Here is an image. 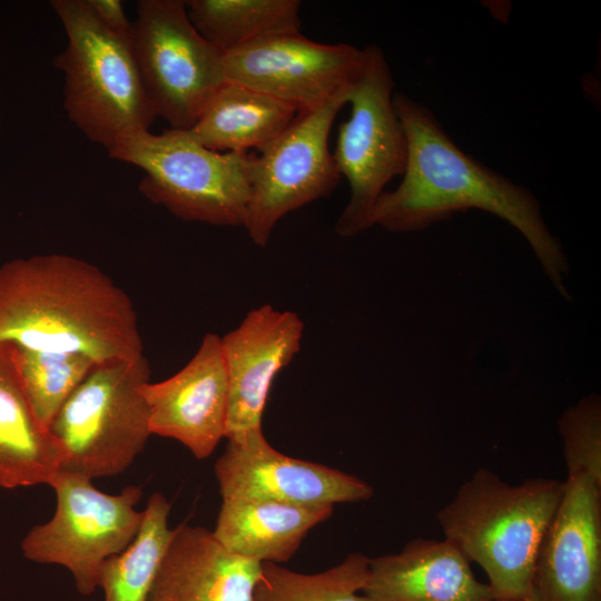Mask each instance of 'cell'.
I'll list each match as a JSON object with an SVG mask.
<instances>
[{
    "mask_svg": "<svg viewBox=\"0 0 601 601\" xmlns=\"http://www.w3.org/2000/svg\"><path fill=\"white\" fill-rule=\"evenodd\" d=\"M66 36L53 65L63 75L69 120L107 149L124 135L149 130L157 118L145 92L131 43L109 32L86 0H52Z\"/></svg>",
    "mask_w": 601,
    "mask_h": 601,
    "instance_id": "obj_4",
    "label": "cell"
},
{
    "mask_svg": "<svg viewBox=\"0 0 601 601\" xmlns=\"http://www.w3.org/2000/svg\"><path fill=\"white\" fill-rule=\"evenodd\" d=\"M361 70L348 98L351 116L338 126L333 158L349 185L347 205L336 220L341 237L373 227V214L385 186L402 176L407 138L394 105V79L384 51L363 49Z\"/></svg>",
    "mask_w": 601,
    "mask_h": 601,
    "instance_id": "obj_7",
    "label": "cell"
},
{
    "mask_svg": "<svg viewBox=\"0 0 601 601\" xmlns=\"http://www.w3.org/2000/svg\"><path fill=\"white\" fill-rule=\"evenodd\" d=\"M100 23L114 36L131 43L132 22H130L119 0H86Z\"/></svg>",
    "mask_w": 601,
    "mask_h": 601,
    "instance_id": "obj_26",
    "label": "cell"
},
{
    "mask_svg": "<svg viewBox=\"0 0 601 601\" xmlns=\"http://www.w3.org/2000/svg\"><path fill=\"white\" fill-rule=\"evenodd\" d=\"M170 503L161 493L149 496L132 542L102 564L98 588L104 601H147L158 568L169 544Z\"/></svg>",
    "mask_w": 601,
    "mask_h": 601,
    "instance_id": "obj_22",
    "label": "cell"
},
{
    "mask_svg": "<svg viewBox=\"0 0 601 601\" xmlns=\"http://www.w3.org/2000/svg\"><path fill=\"white\" fill-rule=\"evenodd\" d=\"M368 561L354 552L338 565L315 574L263 562L252 601H370L359 593L368 578Z\"/></svg>",
    "mask_w": 601,
    "mask_h": 601,
    "instance_id": "obj_23",
    "label": "cell"
},
{
    "mask_svg": "<svg viewBox=\"0 0 601 601\" xmlns=\"http://www.w3.org/2000/svg\"><path fill=\"white\" fill-rule=\"evenodd\" d=\"M303 333L304 324L296 313L263 305L220 337L228 382V441L262 430L272 384L299 352Z\"/></svg>",
    "mask_w": 601,
    "mask_h": 601,
    "instance_id": "obj_14",
    "label": "cell"
},
{
    "mask_svg": "<svg viewBox=\"0 0 601 601\" xmlns=\"http://www.w3.org/2000/svg\"><path fill=\"white\" fill-rule=\"evenodd\" d=\"M12 346L23 392L37 421L48 433L56 414L96 363L82 354Z\"/></svg>",
    "mask_w": 601,
    "mask_h": 601,
    "instance_id": "obj_24",
    "label": "cell"
},
{
    "mask_svg": "<svg viewBox=\"0 0 601 601\" xmlns=\"http://www.w3.org/2000/svg\"><path fill=\"white\" fill-rule=\"evenodd\" d=\"M56 509L49 521L31 528L21 541L29 561L66 568L83 597L98 589L102 564L122 552L142 521L136 510L142 490L129 485L117 494L98 490L92 480L59 470L50 485Z\"/></svg>",
    "mask_w": 601,
    "mask_h": 601,
    "instance_id": "obj_8",
    "label": "cell"
},
{
    "mask_svg": "<svg viewBox=\"0 0 601 601\" xmlns=\"http://www.w3.org/2000/svg\"><path fill=\"white\" fill-rule=\"evenodd\" d=\"M562 492L556 479L513 485L480 467L436 519L444 539L484 570L495 600L528 601L535 554Z\"/></svg>",
    "mask_w": 601,
    "mask_h": 601,
    "instance_id": "obj_3",
    "label": "cell"
},
{
    "mask_svg": "<svg viewBox=\"0 0 601 601\" xmlns=\"http://www.w3.org/2000/svg\"><path fill=\"white\" fill-rule=\"evenodd\" d=\"M394 105L407 138V161L401 184L377 200L373 226L414 233L457 213L486 211L522 235L554 288L571 299L568 257L534 194L462 150L427 106L401 92L394 93Z\"/></svg>",
    "mask_w": 601,
    "mask_h": 601,
    "instance_id": "obj_1",
    "label": "cell"
},
{
    "mask_svg": "<svg viewBox=\"0 0 601 601\" xmlns=\"http://www.w3.org/2000/svg\"><path fill=\"white\" fill-rule=\"evenodd\" d=\"M352 86L318 108L298 112L283 134L257 156L250 155V198L244 228L256 246L268 244L277 223L288 213L328 196L338 185L341 175L328 137L337 114L348 104Z\"/></svg>",
    "mask_w": 601,
    "mask_h": 601,
    "instance_id": "obj_10",
    "label": "cell"
},
{
    "mask_svg": "<svg viewBox=\"0 0 601 601\" xmlns=\"http://www.w3.org/2000/svg\"><path fill=\"white\" fill-rule=\"evenodd\" d=\"M148 381L145 356L96 364L48 427L59 470L91 480L126 471L151 435L140 393Z\"/></svg>",
    "mask_w": 601,
    "mask_h": 601,
    "instance_id": "obj_5",
    "label": "cell"
},
{
    "mask_svg": "<svg viewBox=\"0 0 601 601\" xmlns=\"http://www.w3.org/2000/svg\"><path fill=\"white\" fill-rule=\"evenodd\" d=\"M568 474L601 481V398L591 393L568 407L558 421Z\"/></svg>",
    "mask_w": 601,
    "mask_h": 601,
    "instance_id": "obj_25",
    "label": "cell"
},
{
    "mask_svg": "<svg viewBox=\"0 0 601 601\" xmlns=\"http://www.w3.org/2000/svg\"><path fill=\"white\" fill-rule=\"evenodd\" d=\"M362 593L370 601H494L469 560L449 541L415 539L398 553L368 561Z\"/></svg>",
    "mask_w": 601,
    "mask_h": 601,
    "instance_id": "obj_17",
    "label": "cell"
},
{
    "mask_svg": "<svg viewBox=\"0 0 601 601\" xmlns=\"http://www.w3.org/2000/svg\"><path fill=\"white\" fill-rule=\"evenodd\" d=\"M333 508L329 504L225 497L213 533L237 555L278 564L295 554L308 531L328 519Z\"/></svg>",
    "mask_w": 601,
    "mask_h": 601,
    "instance_id": "obj_18",
    "label": "cell"
},
{
    "mask_svg": "<svg viewBox=\"0 0 601 601\" xmlns=\"http://www.w3.org/2000/svg\"><path fill=\"white\" fill-rule=\"evenodd\" d=\"M259 572L213 531L184 523L173 529L147 601H252Z\"/></svg>",
    "mask_w": 601,
    "mask_h": 601,
    "instance_id": "obj_16",
    "label": "cell"
},
{
    "mask_svg": "<svg viewBox=\"0 0 601 601\" xmlns=\"http://www.w3.org/2000/svg\"><path fill=\"white\" fill-rule=\"evenodd\" d=\"M0 343L96 364L144 356L135 306L96 265L66 254L0 266Z\"/></svg>",
    "mask_w": 601,
    "mask_h": 601,
    "instance_id": "obj_2",
    "label": "cell"
},
{
    "mask_svg": "<svg viewBox=\"0 0 601 601\" xmlns=\"http://www.w3.org/2000/svg\"><path fill=\"white\" fill-rule=\"evenodd\" d=\"M364 52L348 43L326 45L302 32L270 36L223 56L226 81L311 111L356 79Z\"/></svg>",
    "mask_w": 601,
    "mask_h": 601,
    "instance_id": "obj_11",
    "label": "cell"
},
{
    "mask_svg": "<svg viewBox=\"0 0 601 601\" xmlns=\"http://www.w3.org/2000/svg\"><path fill=\"white\" fill-rule=\"evenodd\" d=\"M151 435L178 441L198 460L225 437L228 382L220 336L206 334L188 363L173 376L144 383Z\"/></svg>",
    "mask_w": 601,
    "mask_h": 601,
    "instance_id": "obj_15",
    "label": "cell"
},
{
    "mask_svg": "<svg viewBox=\"0 0 601 601\" xmlns=\"http://www.w3.org/2000/svg\"><path fill=\"white\" fill-rule=\"evenodd\" d=\"M494 601H514V600L496 599Z\"/></svg>",
    "mask_w": 601,
    "mask_h": 601,
    "instance_id": "obj_27",
    "label": "cell"
},
{
    "mask_svg": "<svg viewBox=\"0 0 601 601\" xmlns=\"http://www.w3.org/2000/svg\"><path fill=\"white\" fill-rule=\"evenodd\" d=\"M195 29L223 53L255 40L300 32L299 0H188Z\"/></svg>",
    "mask_w": 601,
    "mask_h": 601,
    "instance_id": "obj_21",
    "label": "cell"
},
{
    "mask_svg": "<svg viewBox=\"0 0 601 601\" xmlns=\"http://www.w3.org/2000/svg\"><path fill=\"white\" fill-rule=\"evenodd\" d=\"M528 601H601V481L568 474L539 544Z\"/></svg>",
    "mask_w": 601,
    "mask_h": 601,
    "instance_id": "obj_12",
    "label": "cell"
},
{
    "mask_svg": "<svg viewBox=\"0 0 601 601\" xmlns=\"http://www.w3.org/2000/svg\"><path fill=\"white\" fill-rule=\"evenodd\" d=\"M297 110L268 95L226 81L187 134L217 152L262 149L283 134Z\"/></svg>",
    "mask_w": 601,
    "mask_h": 601,
    "instance_id": "obj_20",
    "label": "cell"
},
{
    "mask_svg": "<svg viewBox=\"0 0 601 601\" xmlns=\"http://www.w3.org/2000/svg\"><path fill=\"white\" fill-rule=\"evenodd\" d=\"M215 474L223 499L334 505L373 495V487L356 476L276 451L263 430L228 441L215 463Z\"/></svg>",
    "mask_w": 601,
    "mask_h": 601,
    "instance_id": "obj_13",
    "label": "cell"
},
{
    "mask_svg": "<svg viewBox=\"0 0 601 601\" xmlns=\"http://www.w3.org/2000/svg\"><path fill=\"white\" fill-rule=\"evenodd\" d=\"M58 471L48 433L23 392L13 346L0 343V487L50 485Z\"/></svg>",
    "mask_w": 601,
    "mask_h": 601,
    "instance_id": "obj_19",
    "label": "cell"
},
{
    "mask_svg": "<svg viewBox=\"0 0 601 601\" xmlns=\"http://www.w3.org/2000/svg\"><path fill=\"white\" fill-rule=\"evenodd\" d=\"M111 158L144 171L138 188L151 203L187 221L244 227L250 198L249 152H217L186 130L121 136Z\"/></svg>",
    "mask_w": 601,
    "mask_h": 601,
    "instance_id": "obj_6",
    "label": "cell"
},
{
    "mask_svg": "<svg viewBox=\"0 0 601 601\" xmlns=\"http://www.w3.org/2000/svg\"><path fill=\"white\" fill-rule=\"evenodd\" d=\"M131 50L157 117L190 129L226 82L223 56L190 22L183 0H140Z\"/></svg>",
    "mask_w": 601,
    "mask_h": 601,
    "instance_id": "obj_9",
    "label": "cell"
}]
</instances>
